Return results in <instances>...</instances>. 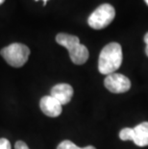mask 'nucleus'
<instances>
[{
  "instance_id": "f257e3e1",
  "label": "nucleus",
  "mask_w": 148,
  "mask_h": 149,
  "mask_svg": "<svg viewBox=\"0 0 148 149\" xmlns=\"http://www.w3.org/2000/svg\"><path fill=\"white\" fill-rule=\"evenodd\" d=\"M122 48L117 42H110L100 52L98 60V70L101 74L115 73L122 64Z\"/></svg>"
},
{
  "instance_id": "f03ea898",
  "label": "nucleus",
  "mask_w": 148,
  "mask_h": 149,
  "mask_svg": "<svg viewBox=\"0 0 148 149\" xmlns=\"http://www.w3.org/2000/svg\"><path fill=\"white\" fill-rule=\"evenodd\" d=\"M56 42L60 45L65 47L69 53L71 61L75 65H83L89 59V50L80 43L79 38L73 35L60 33L56 36Z\"/></svg>"
},
{
  "instance_id": "7ed1b4c3",
  "label": "nucleus",
  "mask_w": 148,
  "mask_h": 149,
  "mask_svg": "<svg viewBox=\"0 0 148 149\" xmlns=\"http://www.w3.org/2000/svg\"><path fill=\"white\" fill-rule=\"evenodd\" d=\"M0 54L10 65L21 68L29 59L30 49L23 43L15 42L1 49Z\"/></svg>"
},
{
  "instance_id": "20e7f679",
  "label": "nucleus",
  "mask_w": 148,
  "mask_h": 149,
  "mask_svg": "<svg viewBox=\"0 0 148 149\" xmlns=\"http://www.w3.org/2000/svg\"><path fill=\"white\" fill-rule=\"evenodd\" d=\"M115 17V8L110 4H102L88 18L89 25L95 30H100L111 24Z\"/></svg>"
},
{
  "instance_id": "39448f33",
  "label": "nucleus",
  "mask_w": 148,
  "mask_h": 149,
  "mask_svg": "<svg viewBox=\"0 0 148 149\" xmlns=\"http://www.w3.org/2000/svg\"><path fill=\"white\" fill-rule=\"evenodd\" d=\"M104 86L113 93H123L130 90L131 82L125 75L115 72L107 75L104 80Z\"/></svg>"
},
{
  "instance_id": "423d86ee",
  "label": "nucleus",
  "mask_w": 148,
  "mask_h": 149,
  "mask_svg": "<svg viewBox=\"0 0 148 149\" xmlns=\"http://www.w3.org/2000/svg\"><path fill=\"white\" fill-rule=\"evenodd\" d=\"M62 104L51 95L43 96L40 101L42 112L49 117H57L62 113Z\"/></svg>"
},
{
  "instance_id": "0eeeda50",
  "label": "nucleus",
  "mask_w": 148,
  "mask_h": 149,
  "mask_svg": "<svg viewBox=\"0 0 148 149\" xmlns=\"http://www.w3.org/2000/svg\"><path fill=\"white\" fill-rule=\"evenodd\" d=\"M73 88L68 84H57L51 88L50 95L58 100L62 105H65L70 102L72 96H73Z\"/></svg>"
},
{
  "instance_id": "6e6552de",
  "label": "nucleus",
  "mask_w": 148,
  "mask_h": 149,
  "mask_svg": "<svg viewBox=\"0 0 148 149\" xmlns=\"http://www.w3.org/2000/svg\"><path fill=\"white\" fill-rule=\"evenodd\" d=\"M135 144L140 147L148 145V122H142L134 128V139Z\"/></svg>"
},
{
  "instance_id": "1a4fd4ad",
  "label": "nucleus",
  "mask_w": 148,
  "mask_h": 149,
  "mask_svg": "<svg viewBox=\"0 0 148 149\" xmlns=\"http://www.w3.org/2000/svg\"><path fill=\"white\" fill-rule=\"evenodd\" d=\"M119 139L121 141H132L134 139V128H123L119 132Z\"/></svg>"
},
{
  "instance_id": "9d476101",
  "label": "nucleus",
  "mask_w": 148,
  "mask_h": 149,
  "mask_svg": "<svg viewBox=\"0 0 148 149\" xmlns=\"http://www.w3.org/2000/svg\"><path fill=\"white\" fill-rule=\"evenodd\" d=\"M57 149H81V147L77 146L74 142H72L70 141H63L58 145Z\"/></svg>"
},
{
  "instance_id": "9b49d317",
  "label": "nucleus",
  "mask_w": 148,
  "mask_h": 149,
  "mask_svg": "<svg viewBox=\"0 0 148 149\" xmlns=\"http://www.w3.org/2000/svg\"><path fill=\"white\" fill-rule=\"evenodd\" d=\"M0 149H11V143L7 139H0Z\"/></svg>"
},
{
  "instance_id": "f8f14e48",
  "label": "nucleus",
  "mask_w": 148,
  "mask_h": 149,
  "mask_svg": "<svg viewBox=\"0 0 148 149\" xmlns=\"http://www.w3.org/2000/svg\"><path fill=\"white\" fill-rule=\"evenodd\" d=\"M15 149H30L29 147H28V145L25 143L24 141H18L15 142Z\"/></svg>"
},
{
  "instance_id": "ddd939ff",
  "label": "nucleus",
  "mask_w": 148,
  "mask_h": 149,
  "mask_svg": "<svg viewBox=\"0 0 148 149\" xmlns=\"http://www.w3.org/2000/svg\"><path fill=\"white\" fill-rule=\"evenodd\" d=\"M144 42L146 43V48H145V53L146 55L148 56V32L145 34V36H144Z\"/></svg>"
},
{
  "instance_id": "4468645a",
  "label": "nucleus",
  "mask_w": 148,
  "mask_h": 149,
  "mask_svg": "<svg viewBox=\"0 0 148 149\" xmlns=\"http://www.w3.org/2000/svg\"><path fill=\"white\" fill-rule=\"evenodd\" d=\"M81 149H96L94 146H92V145H89V146H86V147H83Z\"/></svg>"
},
{
  "instance_id": "2eb2a0df",
  "label": "nucleus",
  "mask_w": 148,
  "mask_h": 149,
  "mask_svg": "<svg viewBox=\"0 0 148 149\" xmlns=\"http://www.w3.org/2000/svg\"><path fill=\"white\" fill-rule=\"evenodd\" d=\"M36 1H39V0H36ZM47 1H48V0H43V5H46Z\"/></svg>"
},
{
  "instance_id": "dca6fc26",
  "label": "nucleus",
  "mask_w": 148,
  "mask_h": 149,
  "mask_svg": "<svg viewBox=\"0 0 148 149\" xmlns=\"http://www.w3.org/2000/svg\"><path fill=\"white\" fill-rule=\"evenodd\" d=\"M4 1H5V0H0V5L3 4V3H4Z\"/></svg>"
},
{
  "instance_id": "f3484780",
  "label": "nucleus",
  "mask_w": 148,
  "mask_h": 149,
  "mask_svg": "<svg viewBox=\"0 0 148 149\" xmlns=\"http://www.w3.org/2000/svg\"><path fill=\"white\" fill-rule=\"evenodd\" d=\"M144 1H145V3H146V5L148 6V0H144Z\"/></svg>"
}]
</instances>
